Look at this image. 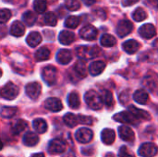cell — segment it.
<instances>
[{"instance_id": "cell-1", "label": "cell", "mask_w": 158, "mask_h": 157, "mask_svg": "<svg viewBox=\"0 0 158 157\" xmlns=\"http://www.w3.org/2000/svg\"><path fill=\"white\" fill-rule=\"evenodd\" d=\"M84 100L86 104L88 105V106L94 110H99L103 106V101H102L101 95L94 90L88 91L85 93Z\"/></svg>"}, {"instance_id": "cell-2", "label": "cell", "mask_w": 158, "mask_h": 157, "mask_svg": "<svg viewBox=\"0 0 158 157\" xmlns=\"http://www.w3.org/2000/svg\"><path fill=\"white\" fill-rule=\"evenodd\" d=\"M100 53V49L96 46H87L81 45L76 48V55L81 59H92L96 57Z\"/></svg>"}, {"instance_id": "cell-3", "label": "cell", "mask_w": 158, "mask_h": 157, "mask_svg": "<svg viewBox=\"0 0 158 157\" xmlns=\"http://www.w3.org/2000/svg\"><path fill=\"white\" fill-rule=\"evenodd\" d=\"M56 77L57 69L54 66L49 65L42 69V78L47 85H54L56 81Z\"/></svg>"}, {"instance_id": "cell-4", "label": "cell", "mask_w": 158, "mask_h": 157, "mask_svg": "<svg viewBox=\"0 0 158 157\" xmlns=\"http://www.w3.org/2000/svg\"><path fill=\"white\" fill-rule=\"evenodd\" d=\"M113 118L118 121V122H121V123H126V124H133L136 125L139 123V119L137 118H135V116L131 113L130 111H123V112H119L118 114H116Z\"/></svg>"}, {"instance_id": "cell-5", "label": "cell", "mask_w": 158, "mask_h": 157, "mask_svg": "<svg viewBox=\"0 0 158 157\" xmlns=\"http://www.w3.org/2000/svg\"><path fill=\"white\" fill-rule=\"evenodd\" d=\"M19 94V88L13 82H7L1 90V95L6 100H13Z\"/></svg>"}, {"instance_id": "cell-6", "label": "cell", "mask_w": 158, "mask_h": 157, "mask_svg": "<svg viewBox=\"0 0 158 157\" xmlns=\"http://www.w3.org/2000/svg\"><path fill=\"white\" fill-rule=\"evenodd\" d=\"M67 149V144L64 141L59 139L52 140L48 144V152L51 155L63 154Z\"/></svg>"}, {"instance_id": "cell-7", "label": "cell", "mask_w": 158, "mask_h": 157, "mask_svg": "<svg viewBox=\"0 0 158 157\" xmlns=\"http://www.w3.org/2000/svg\"><path fill=\"white\" fill-rule=\"evenodd\" d=\"M157 154V146L153 143H145L139 148V155L142 157H154Z\"/></svg>"}, {"instance_id": "cell-8", "label": "cell", "mask_w": 158, "mask_h": 157, "mask_svg": "<svg viewBox=\"0 0 158 157\" xmlns=\"http://www.w3.org/2000/svg\"><path fill=\"white\" fill-rule=\"evenodd\" d=\"M133 30V24L128 19H122L117 26V33L119 37H125Z\"/></svg>"}, {"instance_id": "cell-9", "label": "cell", "mask_w": 158, "mask_h": 157, "mask_svg": "<svg viewBox=\"0 0 158 157\" xmlns=\"http://www.w3.org/2000/svg\"><path fill=\"white\" fill-rule=\"evenodd\" d=\"M98 31L97 29L93 25H85L80 31V36L87 41L94 40L97 37Z\"/></svg>"}, {"instance_id": "cell-10", "label": "cell", "mask_w": 158, "mask_h": 157, "mask_svg": "<svg viewBox=\"0 0 158 157\" xmlns=\"http://www.w3.org/2000/svg\"><path fill=\"white\" fill-rule=\"evenodd\" d=\"M94 138L93 131L88 128H81L76 132V139L81 143H88Z\"/></svg>"}, {"instance_id": "cell-11", "label": "cell", "mask_w": 158, "mask_h": 157, "mask_svg": "<svg viewBox=\"0 0 158 157\" xmlns=\"http://www.w3.org/2000/svg\"><path fill=\"white\" fill-rule=\"evenodd\" d=\"M139 33L144 39H151L156 36V30L153 24L147 23V24H143V26H141V28L139 29Z\"/></svg>"}, {"instance_id": "cell-12", "label": "cell", "mask_w": 158, "mask_h": 157, "mask_svg": "<svg viewBox=\"0 0 158 157\" xmlns=\"http://www.w3.org/2000/svg\"><path fill=\"white\" fill-rule=\"evenodd\" d=\"M25 92H26V94L31 98V99H36L40 93H41V85L34 81V82H30L26 85L25 87Z\"/></svg>"}, {"instance_id": "cell-13", "label": "cell", "mask_w": 158, "mask_h": 157, "mask_svg": "<svg viewBox=\"0 0 158 157\" xmlns=\"http://www.w3.org/2000/svg\"><path fill=\"white\" fill-rule=\"evenodd\" d=\"M118 133L120 139H122L125 142L132 143L135 140V134L133 130L128 126H120L118 128Z\"/></svg>"}, {"instance_id": "cell-14", "label": "cell", "mask_w": 158, "mask_h": 157, "mask_svg": "<svg viewBox=\"0 0 158 157\" xmlns=\"http://www.w3.org/2000/svg\"><path fill=\"white\" fill-rule=\"evenodd\" d=\"M44 106L46 109L52 112H59L63 109V105L58 98L51 97L44 102Z\"/></svg>"}, {"instance_id": "cell-15", "label": "cell", "mask_w": 158, "mask_h": 157, "mask_svg": "<svg viewBox=\"0 0 158 157\" xmlns=\"http://www.w3.org/2000/svg\"><path fill=\"white\" fill-rule=\"evenodd\" d=\"M72 59V54L68 49H61L58 51L56 55V60L61 65H67L69 64Z\"/></svg>"}, {"instance_id": "cell-16", "label": "cell", "mask_w": 158, "mask_h": 157, "mask_svg": "<svg viewBox=\"0 0 158 157\" xmlns=\"http://www.w3.org/2000/svg\"><path fill=\"white\" fill-rule=\"evenodd\" d=\"M140 43L136 41V40H129V41H126L123 44H122V47H123V50L128 53V54H135L139 49H140Z\"/></svg>"}, {"instance_id": "cell-17", "label": "cell", "mask_w": 158, "mask_h": 157, "mask_svg": "<svg viewBox=\"0 0 158 157\" xmlns=\"http://www.w3.org/2000/svg\"><path fill=\"white\" fill-rule=\"evenodd\" d=\"M101 139L102 142L106 144V145H111L116 139V134L115 131L111 129H105L103 130L102 133H101Z\"/></svg>"}, {"instance_id": "cell-18", "label": "cell", "mask_w": 158, "mask_h": 157, "mask_svg": "<svg viewBox=\"0 0 158 157\" xmlns=\"http://www.w3.org/2000/svg\"><path fill=\"white\" fill-rule=\"evenodd\" d=\"M106 68V63L104 61H94L89 67V71L93 76L100 75Z\"/></svg>"}, {"instance_id": "cell-19", "label": "cell", "mask_w": 158, "mask_h": 157, "mask_svg": "<svg viewBox=\"0 0 158 157\" xmlns=\"http://www.w3.org/2000/svg\"><path fill=\"white\" fill-rule=\"evenodd\" d=\"M59 42L64 45H69L75 41V35L73 32L69 31H62L58 36Z\"/></svg>"}, {"instance_id": "cell-20", "label": "cell", "mask_w": 158, "mask_h": 157, "mask_svg": "<svg viewBox=\"0 0 158 157\" xmlns=\"http://www.w3.org/2000/svg\"><path fill=\"white\" fill-rule=\"evenodd\" d=\"M25 32V26L20 21H14L10 27V34L15 37H20Z\"/></svg>"}, {"instance_id": "cell-21", "label": "cell", "mask_w": 158, "mask_h": 157, "mask_svg": "<svg viewBox=\"0 0 158 157\" xmlns=\"http://www.w3.org/2000/svg\"><path fill=\"white\" fill-rule=\"evenodd\" d=\"M38 142H39L38 135L35 134L34 132H31V131L26 132L24 137H23V143L26 146H29V147L35 146L38 143Z\"/></svg>"}, {"instance_id": "cell-22", "label": "cell", "mask_w": 158, "mask_h": 157, "mask_svg": "<svg viewBox=\"0 0 158 157\" xmlns=\"http://www.w3.org/2000/svg\"><path fill=\"white\" fill-rule=\"evenodd\" d=\"M27 126H28V123L25 120L18 119L11 125V132L13 135L19 134L20 132H22L27 128Z\"/></svg>"}, {"instance_id": "cell-23", "label": "cell", "mask_w": 158, "mask_h": 157, "mask_svg": "<svg viewBox=\"0 0 158 157\" xmlns=\"http://www.w3.org/2000/svg\"><path fill=\"white\" fill-rule=\"evenodd\" d=\"M26 42L31 47H35L42 42V36L38 31H32L27 36Z\"/></svg>"}, {"instance_id": "cell-24", "label": "cell", "mask_w": 158, "mask_h": 157, "mask_svg": "<svg viewBox=\"0 0 158 157\" xmlns=\"http://www.w3.org/2000/svg\"><path fill=\"white\" fill-rule=\"evenodd\" d=\"M148 98H149V95L148 93H146L145 90H137L134 94H133V99L136 103L140 104V105H144L147 103L148 101Z\"/></svg>"}, {"instance_id": "cell-25", "label": "cell", "mask_w": 158, "mask_h": 157, "mask_svg": "<svg viewBox=\"0 0 158 157\" xmlns=\"http://www.w3.org/2000/svg\"><path fill=\"white\" fill-rule=\"evenodd\" d=\"M129 111H130L131 113H132V114L135 116V118H137L139 120H140V119L149 120L150 118H151L150 115H149L146 111L142 110V109H139V108L135 107L134 105H131V106L129 107Z\"/></svg>"}, {"instance_id": "cell-26", "label": "cell", "mask_w": 158, "mask_h": 157, "mask_svg": "<svg viewBox=\"0 0 158 157\" xmlns=\"http://www.w3.org/2000/svg\"><path fill=\"white\" fill-rule=\"evenodd\" d=\"M68 104H69V106L72 109L79 108V106L81 105V100H80L79 94L75 92L70 93L68 97Z\"/></svg>"}, {"instance_id": "cell-27", "label": "cell", "mask_w": 158, "mask_h": 157, "mask_svg": "<svg viewBox=\"0 0 158 157\" xmlns=\"http://www.w3.org/2000/svg\"><path fill=\"white\" fill-rule=\"evenodd\" d=\"M100 43H101V45H103L105 47H112L117 43V40L113 35L106 33V34L102 35V37L100 39Z\"/></svg>"}, {"instance_id": "cell-28", "label": "cell", "mask_w": 158, "mask_h": 157, "mask_svg": "<svg viewBox=\"0 0 158 157\" xmlns=\"http://www.w3.org/2000/svg\"><path fill=\"white\" fill-rule=\"evenodd\" d=\"M33 129L40 134H44L47 130V123L43 118H37L32 122Z\"/></svg>"}, {"instance_id": "cell-29", "label": "cell", "mask_w": 158, "mask_h": 157, "mask_svg": "<svg viewBox=\"0 0 158 157\" xmlns=\"http://www.w3.org/2000/svg\"><path fill=\"white\" fill-rule=\"evenodd\" d=\"M34 57L36 61H45L50 57V51L46 47H42L36 51Z\"/></svg>"}, {"instance_id": "cell-30", "label": "cell", "mask_w": 158, "mask_h": 157, "mask_svg": "<svg viewBox=\"0 0 158 157\" xmlns=\"http://www.w3.org/2000/svg\"><path fill=\"white\" fill-rule=\"evenodd\" d=\"M102 101H103V104L105 103V105H106L107 107H112L115 104L114 102V98H113V94L110 91L108 90H104L103 93H102Z\"/></svg>"}, {"instance_id": "cell-31", "label": "cell", "mask_w": 158, "mask_h": 157, "mask_svg": "<svg viewBox=\"0 0 158 157\" xmlns=\"http://www.w3.org/2000/svg\"><path fill=\"white\" fill-rule=\"evenodd\" d=\"M22 19L27 26H32L37 20V15L32 11H26L22 15Z\"/></svg>"}, {"instance_id": "cell-32", "label": "cell", "mask_w": 158, "mask_h": 157, "mask_svg": "<svg viewBox=\"0 0 158 157\" xmlns=\"http://www.w3.org/2000/svg\"><path fill=\"white\" fill-rule=\"evenodd\" d=\"M74 69L76 71V73L78 74V76H80L81 78H84L86 77L87 74V69H86V64L84 61L82 60H79L75 66H74Z\"/></svg>"}, {"instance_id": "cell-33", "label": "cell", "mask_w": 158, "mask_h": 157, "mask_svg": "<svg viewBox=\"0 0 158 157\" xmlns=\"http://www.w3.org/2000/svg\"><path fill=\"white\" fill-rule=\"evenodd\" d=\"M63 121L64 123L69 127V128H74L78 123V118H77V116H75L74 114L72 113H68L64 116L63 118Z\"/></svg>"}, {"instance_id": "cell-34", "label": "cell", "mask_w": 158, "mask_h": 157, "mask_svg": "<svg viewBox=\"0 0 158 157\" xmlns=\"http://www.w3.org/2000/svg\"><path fill=\"white\" fill-rule=\"evenodd\" d=\"M17 111H18V109L16 107L5 106V107H2L0 109V115L5 118H11L16 115Z\"/></svg>"}, {"instance_id": "cell-35", "label": "cell", "mask_w": 158, "mask_h": 157, "mask_svg": "<svg viewBox=\"0 0 158 157\" xmlns=\"http://www.w3.org/2000/svg\"><path fill=\"white\" fill-rule=\"evenodd\" d=\"M80 23H81V18L77 17V16H69L65 20V26L67 28H70V29L77 28Z\"/></svg>"}, {"instance_id": "cell-36", "label": "cell", "mask_w": 158, "mask_h": 157, "mask_svg": "<svg viewBox=\"0 0 158 157\" xmlns=\"http://www.w3.org/2000/svg\"><path fill=\"white\" fill-rule=\"evenodd\" d=\"M47 7V1L46 0H34L33 1V8L36 13L42 14L45 12Z\"/></svg>"}, {"instance_id": "cell-37", "label": "cell", "mask_w": 158, "mask_h": 157, "mask_svg": "<svg viewBox=\"0 0 158 157\" xmlns=\"http://www.w3.org/2000/svg\"><path fill=\"white\" fill-rule=\"evenodd\" d=\"M132 18L134 20L136 21H143L144 19H146L147 18V13L146 11L143 8V7H138L134 10V12L132 13Z\"/></svg>"}, {"instance_id": "cell-38", "label": "cell", "mask_w": 158, "mask_h": 157, "mask_svg": "<svg viewBox=\"0 0 158 157\" xmlns=\"http://www.w3.org/2000/svg\"><path fill=\"white\" fill-rule=\"evenodd\" d=\"M44 19L45 24H47L49 26H56V22H57L56 17V15L53 12H47V13H45Z\"/></svg>"}, {"instance_id": "cell-39", "label": "cell", "mask_w": 158, "mask_h": 157, "mask_svg": "<svg viewBox=\"0 0 158 157\" xmlns=\"http://www.w3.org/2000/svg\"><path fill=\"white\" fill-rule=\"evenodd\" d=\"M11 16H12V13L9 9H7V8L0 9V24L6 23V21H8V19L11 18Z\"/></svg>"}, {"instance_id": "cell-40", "label": "cell", "mask_w": 158, "mask_h": 157, "mask_svg": "<svg viewBox=\"0 0 158 157\" xmlns=\"http://www.w3.org/2000/svg\"><path fill=\"white\" fill-rule=\"evenodd\" d=\"M65 6L70 11H75L81 7L80 2L78 0H65Z\"/></svg>"}, {"instance_id": "cell-41", "label": "cell", "mask_w": 158, "mask_h": 157, "mask_svg": "<svg viewBox=\"0 0 158 157\" xmlns=\"http://www.w3.org/2000/svg\"><path fill=\"white\" fill-rule=\"evenodd\" d=\"M143 83L145 85V87L147 89H149L150 91L154 92L156 88V80H154L152 77H146L143 81Z\"/></svg>"}, {"instance_id": "cell-42", "label": "cell", "mask_w": 158, "mask_h": 157, "mask_svg": "<svg viewBox=\"0 0 158 157\" xmlns=\"http://www.w3.org/2000/svg\"><path fill=\"white\" fill-rule=\"evenodd\" d=\"M78 118V123L81 124H84V125H92L94 123V118L92 117H88V116H82L80 115L77 117Z\"/></svg>"}, {"instance_id": "cell-43", "label": "cell", "mask_w": 158, "mask_h": 157, "mask_svg": "<svg viewBox=\"0 0 158 157\" xmlns=\"http://www.w3.org/2000/svg\"><path fill=\"white\" fill-rule=\"evenodd\" d=\"M118 156L119 157H135V155L127 147V146H122L119 149V153H118Z\"/></svg>"}, {"instance_id": "cell-44", "label": "cell", "mask_w": 158, "mask_h": 157, "mask_svg": "<svg viewBox=\"0 0 158 157\" xmlns=\"http://www.w3.org/2000/svg\"><path fill=\"white\" fill-rule=\"evenodd\" d=\"M129 96H130V93H128V91L123 92V93L119 95V100H120V102L122 103V101H123V99H124V98H126V101L128 102V100H129Z\"/></svg>"}, {"instance_id": "cell-45", "label": "cell", "mask_w": 158, "mask_h": 157, "mask_svg": "<svg viewBox=\"0 0 158 157\" xmlns=\"http://www.w3.org/2000/svg\"><path fill=\"white\" fill-rule=\"evenodd\" d=\"M139 0H123L122 3H123V6H132L133 4L137 3Z\"/></svg>"}, {"instance_id": "cell-46", "label": "cell", "mask_w": 158, "mask_h": 157, "mask_svg": "<svg viewBox=\"0 0 158 157\" xmlns=\"http://www.w3.org/2000/svg\"><path fill=\"white\" fill-rule=\"evenodd\" d=\"M62 157H76V155H75L74 152H72L71 150H69V151H68L65 155H63V156Z\"/></svg>"}, {"instance_id": "cell-47", "label": "cell", "mask_w": 158, "mask_h": 157, "mask_svg": "<svg viewBox=\"0 0 158 157\" xmlns=\"http://www.w3.org/2000/svg\"><path fill=\"white\" fill-rule=\"evenodd\" d=\"M82 1H83V3H84L86 6H92V5H94V4L95 3V0H82Z\"/></svg>"}, {"instance_id": "cell-48", "label": "cell", "mask_w": 158, "mask_h": 157, "mask_svg": "<svg viewBox=\"0 0 158 157\" xmlns=\"http://www.w3.org/2000/svg\"><path fill=\"white\" fill-rule=\"evenodd\" d=\"M31 157H44V155L42 154V153H39V154H34V155H32Z\"/></svg>"}, {"instance_id": "cell-49", "label": "cell", "mask_w": 158, "mask_h": 157, "mask_svg": "<svg viewBox=\"0 0 158 157\" xmlns=\"http://www.w3.org/2000/svg\"><path fill=\"white\" fill-rule=\"evenodd\" d=\"M3 148V143H2V142H1V140H0V150Z\"/></svg>"}, {"instance_id": "cell-50", "label": "cell", "mask_w": 158, "mask_h": 157, "mask_svg": "<svg viewBox=\"0 0 158 157\" xmlns=\"http://www.w3.org/2000/svg\"><path fill=\"white\" fill-rule=\"evenodd\" d=\"M1 76H2V70H1V68H0V78H1Z\"/></svg>"}, {"instance_id": "cell-51", "label": "cell", "mask_w": 158, "mask_h": 157, "mask_svg": "<svg viewBox=\"0 0 158 157\" xmlns=\"http://www.w3.org/2000/svg\"><path fill=\"white\" fill-rule=\"evenodd\" d=\"M0 157H2V156H0Z\"/></svg>"}]
</instances>
